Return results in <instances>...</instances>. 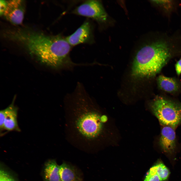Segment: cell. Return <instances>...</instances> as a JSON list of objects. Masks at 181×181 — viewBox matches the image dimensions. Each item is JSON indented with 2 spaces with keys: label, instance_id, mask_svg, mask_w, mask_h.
I'll return each mask as SVG.
<instances>
[{
  "label": "cell",
  "instance_id": "cell-2",
  "mask_svg": "<svg viewBox=\"0 0 181 181\" xmlns=\"http://www.w3.org/2000/svg\"><path fill=\"white\" fill-rule=\"evenodd\" d=\"M6 36L22 44L41 62L53 68L67 69L73 64L69 55L71 46L61 35L18 29L8 32Z\"/></svg>",
  "mask_w": 181,
  "mask_h": 181
},
{
  "label": "cell",
  "instance_id": "cell-10",
  "mask_svg": "<svg viewBox=\"0 0 181 181\" xmlns=\"http://www.w3.org/2000/svg\"><path fill=\"white\" fill-rule=\"evenodd\" d=\"M59 173L61 181H83L80 171L76 167L65 162L59 166Z\"/></svg>",
  "mask_w": 181,
  "mask_h": 181
},
{
  "label": "cell",
  "instance_id": "cell-15",
  "mask_svg": "<svg viewBox=\"0 0 181 181\" xmlns=\"http://www.w3.org/2000/svg\"><path fill=\"white\" fill-rule=\"evenodd\" d=\"M144 181H161L158 176L156 173L148 172Z\"/></svg>",
  "mask_w": 181,
  "mask_h": 181
},
{
  "label": "cell",
  "instance_id": "cell-4",
  "mask_svg": "<svg viewBox=\"0 0 181 181\" xmlns=\"http://www.w3.org/2000/svg\"><path fill=\"white\" fill-rule=\"evenodd\" d=\"M151 107L154 114L163 126L175 129L181 123V104L157 96L152 102Z\"/></svg>",
  "mask_w": 181,
  "mask_h": 181
},
{
  "label": "cell",
  "instance_id": "cell-9",
  "mask_svg": "<svg viewBox=\"0 0 181 181\" xmlns=\"http://www.w3.org/2000/svg\"><path fill=\"white\" fill-rule=\"evenodd\" d=\"M15 99L8 107L5 109V117L4 124V130L7 132L15 131L20 132L17 120L18 108L14 105Z\"/></svg>",
  "mask_w": 181,
  "mask_h": 181
},
{
  "label": "cell",
  "instance_id": "cell-8",
  "mask_svg": "<svg viewBox=\"0 0 181 181\" xmlns=\"http://www.w3.org/2000/svg\"><path fill=\"white\" fill-rule=\"evenodd\" d=\"M159 143L164 152L168 153L173 152L176 146L174 129L170 126H163L161 130Z\"/></svg>",
  "mask_w": 181,
  "mask_h": 181
},
{
  "label": "cell",
  "instance_id": "cell-16",
  "mask_svg": "<svg viewBox=\"0 0 181 181\" xmlns=\"http://www.w3.org/2000/svg\"><path fill=\"white\" fill-rule=\"evenodd\" d=\"M170 1H153L155 3L161 6L167 8H169L170 5L171 4V2Z\"/></svg>",
  "mask_w": 181,
  "mask_h": 181
},
{
  "label": "cell",
  "instance_id": "cell-14",
  "mask_svg": "<svg viewBox=\"0 0 181 181\" xmlns=\"http://www.w3.org/2000/svg\"><path fill=\"white\" fill-rule=\"evenodd\" d=\"M0 181H16L8 172L3 169L0 171Z\"/></svg>",
  "mask_w": 181,
  "mask_h": 181
},
{
  "label": "cell",
  "instance_id": "cell-13",
  "mask_svg": "<svg viewBox=\"0 0 181 181\" xmlns=\"http://www.w3.org/2000/svg\"><path fill=\"white\" fill-rule=\"evenodd\" d=\"M149 172L156 174L159 176L161 181L166 179L169 174V170L162 163H159L152 167Z\"/></svg>",
  "mask_w": 181,
  "mask_h": 181
},
{
  "label": "cell",
  "instance_id": "cell-18",
  "mask_svg": "<svg viewBox=\"0 0 181 181\" xmlns=\"http://www.w3.org/2000/svg\"><path fill=\"white\" fill-rule=\"evenodd\" d=\"M175 68L177 75L179 76L181 74V57L175 64Z\"/></svg>",
  "mask_w": 181,
  "mask_h": 181
},
{
  "label": "cell",
  "instance_id": "cell-12",
  "mask_svg": "<svg viewBox=\"0 0 181 181\" xmlns=\"http://www.w3.org/2000/svg\"><path fill=\"white\" fill-rule=\"evenodd\" d=\"M159 88L161 90L169 93H173L177 92L179 89V85L174 79L163 75H160L157 79Z\"/></svg>",
  "mask_w": 181,
  "mask_h": 181
},
{
  "label": "cell",
  "instance_id": "cell-6",
  "mask_svg": "<svg viewBox=\"0 0 181 181\" xmlns=\"http://www.w3.org/2000/svg\"><path fill=\"white\" fill-rule=\"evenodd\" d=\"M24 1L13 0L7 1L6 9L4 15L13 24H21L23 20L25 9Z\"/></svg>",
  "mask_w": 181,
  "mask_h": 181
},
{
  "label": "cell",
  "instance_id": "cell-5",
  "mask_svg": "<svg viewBox=\"0 0 181 181\" xmlns=\"http://www.w3.org/2000/svg\"><path fill=\"white\" fill-rule=\"evenodd\" d=\"M73 13L92 18L99 22H105L107 17L102 3L97 0L86 1L75 9Z\"/></svg>",
  "mask_w": 181,
  "mask_h": 181
},
{
  "label": "cell",
  "instance_id": "cell-17",
  "mask_svg": "<svg viewBox=\"0 0 181 181\" xmlns=\"http://www.w3.org/2000/svg\"><path fill=\"white\" fill-rule=\"evenodd\" d=\"M0 15H3L6 10L7 4V1L4 0H0Z\"/></svg>",
  "mask_w": 181,
  "mask_h": 181
},
{
  "label": "cell",
  "instance_id": "cell-7",
  "mask_svg": "<svg viewBox=\"0 0 181 181\" xmlns=\"http://www.w3.org/2000/svg\"><path fill=\"white\" fill-rule=\"evenodd\" d=\"M65 38L71 46L92 42L93 36L90 24L88 22H84L74 33Z\"/></svg>",
  "mask_w": 181,
  "mask_h": 181
},
{
  "label": "cell",
  "instance_id": "cell-1",
  "mask_svg": "<svg viewBox=\"0 0 181 181\" xmlns=\"http://www.w3.org/2000/svg\"><path fill=\"white\" fill-rule=\"evenodd\" d=\"M69 99L65 110L69 135L75 143L95 145L105 121L104 117L82 86H77Z\"/></svg>",
  "mask_w": 181,
  "mask_h": 181
},
{
  "label": "cell",
  "instance_id": "cell-11",
  "mask_svg": "<svg viewBox=\"0 0 181 181\" xmlns=\"http://www.w3.org/2000/svg\"><path fill=\"white\" fill-rule=\"evenodd\" d=\"M59 167L55 160L47 161L45 164L43 171L45 181H61L59 173Z\"/></svg>",
  "mask_w": 181,
  "mask_h": 181
},
{
  "label": "cell",
  "instance_id": "cell-3",
  "mask_svg": "<svg viewBox=\"0 0 181 181\" xmlns=\"http://www.w3.org/2000/svg\"><path fill=\"white\" fill-rule=\"evenodd\" d=\"M165 41L158 40L142 47L134 58L131 75L136 78L155 76L167 64L171 56V50Z\"/></svg>",
  "mask_w": 181,
  "mask_h": 181
}]
</instances>
